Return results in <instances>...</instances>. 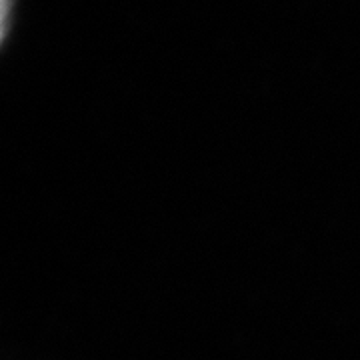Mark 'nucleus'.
I'll return each mask as SVG.
<instances>
[{
	"instance_id": "f257e3e1",
	"label": "nucleus",
	"mask_w": 360,
	"mask_h": 360,
	"mask_svg": "<svg viewBox=\"0 0 360 360\" xmlns=\"http://www.w3.org/2000/svg\"><path fill=\"white\" fill-rule=\"evenodd\" d=\"M16 4L18 0H0V32H2V42L11 34L16 16Z\"/></svg>"
}]
</instances>
